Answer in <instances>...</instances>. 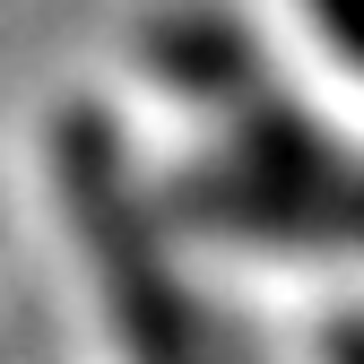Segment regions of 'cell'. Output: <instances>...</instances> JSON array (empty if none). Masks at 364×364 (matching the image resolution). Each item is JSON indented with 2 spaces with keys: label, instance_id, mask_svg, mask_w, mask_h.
<instances>
[{
  "label": "cell",
  "instance_id": "1",
  "mask_svg": "<svg viewBox=\"0 0 364 364\" xmlns=\"http://www.w3.org/2000/svg\"><path fill=\"white\" fill-rule=\"evenodd\" d=\"M61 191H70V217H78L87 252H96V278H105V304H113V330H122L130 364H208L200 355V321L182 304V287H173L139 200H130L113 130L96 113L61 122Z\"/></svg>",
  "mask_w": 364,
  "mask_h": 364
},
{
  "label": "cell",
  "instance_id": "2",
  "mask_svg": "<svg viewBox=\"0 0 364 364\" xmlns=\"http://www.w3.org/2000/svg\"><path fill=\"white\" fill-rule=\"evenodd\" d=\"M191 200L208 225L235 235H278V243H364V165L347 173L330 156V139H312L304 122L260 113L252 139L235 148V165L191 182Z\"/></svg>",
  "mask_w": 364,
  "mask_h": 364
},
{
  "label": "cell",
  "instance_id": "3",
  "mask_svg": "<svg viewBox=\"0 0 364 364\" xmlns=\"http://www.w3.org/2000/svg\"><path fill=\"white\" fill-rule=\"evenodd\" d=\"M139 43H148V61L182 87V96H208V105H243L252 78H260L243 26H225L217 9H173V18H156Z\"/></svg>",
  "mask_w": 364,
  "mask_h": 364
},
{
  "label": "cell",
  "instance_id": "4",
  "mask_svg": "<svg viewBox=\"0 0 364 364\" xmlns=\"http://www.w3.org/2000/svg\"><path fill=\"white\" fill-rule=\"evenodd\" d=\"M312 18H321V35L364 70V0H312Z\"/></svg>",
  "mask_w": 364,
  "mask_h": 364
},
{
  "label": "cell",
  "instance_id": "5",
  "mask_svg": "<svg viewBox=\"0 0 364 364\" xmlns=\"http://www.w3.org/2000/svg\"><path fill=\"white\" fill-rule=\"evenodd\" d=\"M330 364H364V321H338L330 330Z\"/></svg>",
  "mask_w": 364,
  "mask_h": 364
}]
</instances>
